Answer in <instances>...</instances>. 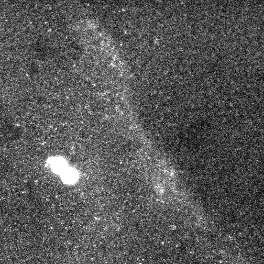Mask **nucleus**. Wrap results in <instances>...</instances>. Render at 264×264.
I'll use <instances>...</instances> for the list:
<instances>
[{
  "label": "nucleus",
  "instance_id": "f257e3e1",
  "mask_svg": "<svg viewBox=\"0 0 264 264\" xmlns=\"http://www.w3.org/2000/svg\"><path fill=\"white\" fill-rule=\"evenodd\" d=\"M45 41L46 42H49L50 41V39L49 38L47 37L45 39Z\"/></svg>",
  "mask_w": 264,
  "mask_h": 264
}]
</instances>
